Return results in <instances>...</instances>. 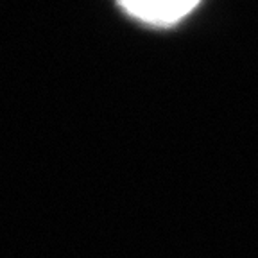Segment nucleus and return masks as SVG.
Returning a JSON list of instances; mask_svg holds the SVG:
<instances>
[{"mask_svg": "<svg viewBox=\"0 0 258 258\" xmlns=\"http://www.w3.org/2000/svg\"><path fill=\"white\" fill-rule=\"evenodd\" d=\"M118 4L145 24L170 25L188 15L199 0H118Z\"/></svg>", "mask_w": 258, "mask_h": 258, "instance_id": "nucleus-1", "label": "nucleus"}]
</instances>
